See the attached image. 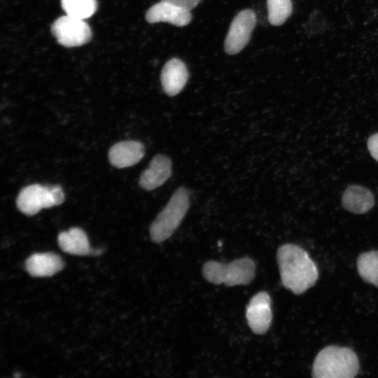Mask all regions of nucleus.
Segmentation results:
<instances>
[{
  "label": "nucleus",
  "instance_id": "f257e3e1",
  "mask_svg": "<svg viewBox=\"0 0 378 378\" xmlns=\"http://www.w3.org/2000/svg\"><path fill=\"white\" fill-rule=\"evenodd\" d=\"M276 258L283 286L295 295L312 287L318 271L308 253L293 244H285L277 250Z\"/></svg>",
  "mask_w": 378,
  "mask_h": 378
},
{
  "label": "nucleus",
  "instance_id": "a211bd4d",
  "mask_svg": "<svg viewBox=\"0 0 378 378\" xmlns=\"http://www.w3.org/2000/svg\"><path fill=\"white\" fill-rule=\"evenodd\" d=\"M268 20L271 24H282L292 13L291 0H267Z\"/></svg>",
  "mask_w": 378,
  "mask_h": 378
},
{
  "label": "nucleus",
  "instance_id": "7ed1b4c3",
  "mask_svg": "<svg viewBox=\"0 0 378 378\" xmlns=\"http://www.w3.org/2000/svg\"><path fill=\"white\" fill-rule=\"evenodd\" d=\"M189 206V191L185 187L178 188L151 223L149 230L151 240L160 243L169 238L181 224Z\"/></svg>",
  "mask_w": 378,
  "mask_h": 378
},
{
  "label": "nucleus",
  "instance_id": "aec40b11",
  "mask_svg": "<svg viewBox=\"0 0 378 378\" xmlns=\"http://www.w3.org/2000/svg\"><path fill=\"white\" fill-rule=\"evenodd\" d=\"M171 3L180 8L190 10L194 8L200 0H161Z\"/></svg>",
  "mask_w": 378,
  "mask_h": 378
},
{
  "label": "nucleus",
  "instance_id": "39448f33",
  "mask_svg": "<svg viewBox=\"0 0 378 378\" xmlns=\"http://www.w3.org/2000/svg\"><path fill=\"white\" fill-rule=\"evenodd\" d=\"M51 32L57 42L65 47H76L88 43L91 29L84 20L70 15L59 17L51 25Z\"/></svg>",
  "mask_w": 378,
  "mask_h": 378
},
{
  "label": "nucleus",
  "instance_id": "1a4fd4ad",
  "mask_svg": "<svg viewBox=\"0 0 378 378\" xmlns=\"http://www.w3.org/2000/svg\"><path fill=\"white\" fill-rule=\"evenodd\" d=\"M191 18L190 10L164 1L152 6L146 13L149 23L166 22L178 27L187 25Z\"/></svg>",
  "mask_w": 378,
  "mask_h": 378
},
{
  "label": "nucleus",
  "instance_id": "4468645a",
  "mask_svg": "<svg viewBox=\"0 0 378 378\" xmlns=\"http://www.w3.org/2000/svg\"><path fill=\"white\" fill-rule=\"evenodd\" d=\"M342 205L355 214H365L374 205V198L370 190L358 185L348 186L344 190Z\"/></svg>",
  "mask_w": 378,
  "mask_h": 378
},
{
  "label": "nucleus",
  "instance_id": "6e6552de",
  "mask_svg": "<svg viewBox=\"0 0 378 378\" xmlns=\"http://www.w3.org/2000/svg\"><path fill=\"white\" fill-rule=\"evenodd\" d=\"M271 304V298L265 291L256 293L250 300L246 309V317L255 334H264L270 328L272 321Z\"/></svg>",
  "mask_w": 378,
  "mask_h": 378
},
{
  "label": "nucleus",
  "instance_id": "f03ea898",
  "mask_svg": "<svg viewBox=\"0 0 378 378\" xmlns=\"http://www.w3.org/2000/svg\"><path fill=\"white\" fill-rule=\"evenodd\" d=\"M358 371V358L352 349L329 345L316 355L312 376L315 378H352Z\"/></svg>",
  "mask_w": 378,
  "mask_h": 378
},
{
  "label": "nucleus",
  "instance_id": "f8f14e48",
  "mask_svg": "<svg viewBox=\"0 0 378 378\" xmlns=\"http://www.w3.org/2000/svg\"><path fill=\"white\" fill-rule=\"evenodd\" d=\"M188 79V71L185 64L178 59L173 58L164 66L160 76L164 92L173 97L178 94Z\"/></svg>",
  "mask_w": 378,
  "mask_h": 378
},
{
  "label": "nucleus",
  "instance_id": "9d476101",
  "mask_svg": "<svg viewBox=\"0 0 378 378\" xmlns=\"http://www.w3.org/2000/svg\"><path fill=\"white\" fill-rule=\"evenodd\" d=\"M172 175V161L165 155L158 154L150 162L148 167L141 174L139 186L146 190H154Z\"/></svg>",
  "mask_w": 378,
  "mask_h": 378
},
{
  "label": "nucleus",
  "instance_id": "ddd939ff",
  "mask_svg": "<svg viewBox=\"0 0 378 378\" xmlns=\"http://www.w3.org/2000/svg\"><path fill=\"white\" fill-rule=\"evenodd\" d=\"M64 262L61 257L52 252L36 253L25 261V269L32 276H50L62 270Z\"/></svg>",
  "mask_w": 378,
  "mask_h": 378
},
{
  "label": "nucleus",
  "instance_id": "0eeeda50",
  "mask_svg": "<svg viewBox=\"0 0 378 378\" xmlns=\"http://www.w3.org/2000/svg\"><path fill=\"white\" fill-rule=\"evenodd\" d=\"M256 23L254 12L246 9L233 19L225 40V50L229 55L239 52L248 43Z\"/></svg>",
  "mask_w": 378,
  "mask_h": 378
},
{
  "label": "nucleus",
  "instance_id": "dca6fc26",
  "mask_svg": "<svg viewBox=\"0 0 378 378\" xmlns=\"http://www.w3.org/2000/svg\"><path fill=\"white\" fill-rule=\"evenodd\" d=\"M357 270L363 281L378 287V251L362 253L357 259Z\"/></svg>",
  "mask_w": 378,
  "mask_h": 378
},
{
  "label": "nucleus",
  "instance_id": "f3484780",
  "mask_svg": "<svg viewBox=\"0 0 378 378\" xmlns=\"http://www.w3.org/2000/svg\"><path fill=\"white\" fill-rule=\"evenodd\" d=\"M66 15L85 20L91 17L97 10L96 0H61Z\"/></svg>",
  "mask_w": 378,
  "mask_h": 378
},
{
  "label": "nucleus",
  "instance_id": "2eb2a0df",
  "mask_svg": "<svg viewBox=\"0 0 378 378\" xmlns=\"http://www.w3.org/2000/svg\"><path fill=\"white\" fill-rule=\"evenodd\" d=\"M57 242L59 248L69 254L85 255L92 253L87 234L80 227L61 232L57 236Z\"/></svg>",
  "mask_w": 378,
  "mask_h": 378
},
{
  "label": "nucleus",
  "instance_id": "9b49d317",
  "mask_svg": "<svg viewBox=\"0 0 378 378\" xmlns=\"http://www.w3.org/2000/svg\"><path fill=\"white\" fill-rule=\"evenodd\" d=\"M145 147L139 141L129 140L114 144L108 151L110 163L117 168L131 167L144 156Z\"/></svg>",
  "mask_w": 378,
  "mask_h": 378
},
{
  "label": "nucleus",
  "instance_id": "423d86ee",
  "mask_svg": "<svg viewBox=\"0 0 378 378\" xmlns=\"http://www.w3.org/2000/svg\"><path fill=\"white\" fill-rule=\"evenodd\" d=\"M16 205L27 216L35 215L43 208L57 206L53 186L32 184L24 187L18 195Z\"/></svg>",
  "mask_w": 378,
  "mask_h": 378
},
{
  "label": "nucleus",
  "instance_id": "6ab92c4d",
  "mask_svg": "<svg viewBox=\"0 0 378 378\" xmlns=\"http://www.w3.org/2000/svg\"><path fill=\"white\" fill-rule=\"evenodd\" d=\"M368 148L371 156L378 162V132L369 137Z\"/></svg>",
  "mask_w": 378,
  "mask_h": 378
},
{
  "label": "nucleus",
  "instance_id": "20e7f679",
  "mask_svg": "<svg viewBox=\"0 0 378 378\" xmlns=\"http://www.w3.org/2000/svg\"><path fill=\"white\" fill-rule=\"evenodd\" d=\"M256 265L249 257H243L229 263L209 260L202 266V275L209 282L227 286L247 285L255 277Z\"/></svg>",
  "mask_w": 378,
  "mask_h": 378
}]
</instances>
